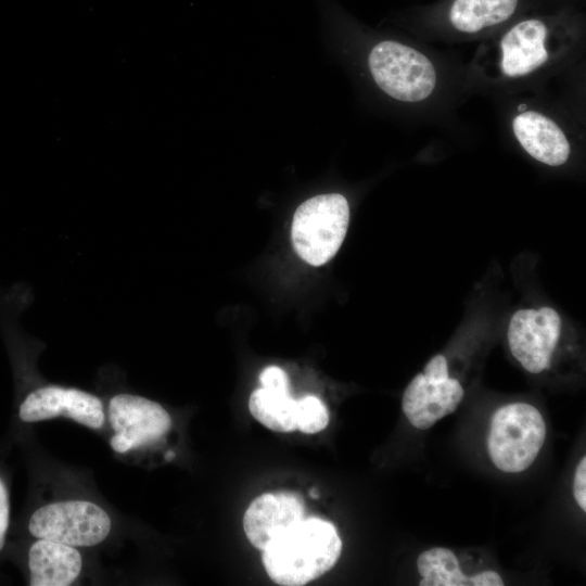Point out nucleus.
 I'll return each mask as SVG.
<instances>
[{
	"label": "nucleus",
	"instance_id": "1",
	"mask_svg": "<svg viewBox=\"0 0 586 586\" xmlns=\"http://www.w3.org/2000/svg\"><path fill=\"white\" fill-rule=\"evenodd\" d=\"M342 540L335 526L319 518H304L263 550V564L277 584L301 586L331 570Z\"/></svg>",
	"mask_w": 586,
	"mask_h": 586
},
{
	"label": "nucleus",
	"instance_id": "15",
	"mask_svg": "<svg viewBox=\"0 0 586 586\" xmlns=\"http://www.w3.org/2000/svg\"><path fill=\"white\" fill-rule=\"evenodd\" d=\"M252 416L269 430L292 432L297 430V400L290 392L260 387L249 399Z\"/></svg>",
	"mask_w": 586,
	"mask_h": 586
},
{
	"label": "nucleus",
	"instance_id": "12",
	"mask_svg": "<svg viewBox=\"0 0 586 586\" xmlns=\"http://www.w3.org/2000/svg\"><path fill=\"white\" fill-rule=\"evenodd\" d=\"M511 127L518 143L535 161L551 167L569 161L571 143L550 116L540 111L524 110L513 116Z\"/></svg>",
	"mask_w": 586,
	"mask_h": 586
},
{
	"label": "nucleus",
	"instance_id": "5",
	"mask_svg": "<svg viewBox=\"0 0 586 586\" xmlns=\"http://www.w3.org/2000/svg\"><path fill=\"white\" fill-rule=\"evenodd\" d=\"M368 66L377 86L400 102L425 101L437 86V72L428 55L398 41L377 43L369 53Z\"/></svg>",
	"mask_w": 586,
	"mask_h": 586
},
{
	"label": "nucleus",
	"instance_id": "10",
	"mask_svg": "<svg viewBox=\"0 0 586 586\" xmlns=\"http://www.w3.org/2000/svg\"><path fill=\"white\" fill-rule=\"evenodd\" d=\"M18 416L24 422L62 416L90 429H100L104 423L103 405L99 397L78 388L56 385L29 393L20 406Z\"/></svg>",
	"mask_w": 586,
	"mask_h": 586
},
{
	"label": "nucleus",
	"instance_id": "14",
	"mask_svg": "<svg viewBox=\"0 0 586 586\" xmlns=\"http://www.w3.org/2000/svg\"><path fill=\"white\" fill-rule=\"evenodd\" d=\"M519 0H454L449 21L459 31L476 34L512 16Z\"/></svg>",
	"mask_w": 586,
	"mask_h": 586
},
{
	"label": "nucleus",
	"instance_id": "8",
	"mask_svg": "<svg viewBox=\"0 0 586 586\" xmlns=\"http://www.w3.org/2000/svg\"><path fill=\"white\" fill-rule=\"evenodd\" d=\"M561 331L562 319L552 307L519 309L508 323L510 353L527 372L540 373L550 367Z\"/></svg>",
	"mask_w": 586,
	"mask_h": 586
},
{
	"label": "nucleus",
	"instance_id": "22",
	"mask_svg": "<svg viewBox=\"0 0 586 586\" xmlns=\"http://www.w3.org/2000/svg\"><path fill=\"white\" fill-rule=\"evenodd\" d=\"M175 457V453L173 450H169L165 454L166 460H171Z\"/></svg>",
	"mask_w": 586,
	"mask_h": 586
},
{
	"label": "nucleus",
	"instance_id": "21",
	"mask_svg": "<svg viewBox=\"0 0 586 586\" xmlns=\"http://www.w3.org/2000/svg\"><path fill=\"white\" fill-rule=\"evenodd\" d=\"M309 496H310L311 498L316 499V498L319 497V493H318V491H317L316 488H311V489L309 491Z\"/></svg>",
	"mask_w": 586,
	"mask_h": 586
},
{
	"label": "nucleus",
	"instance_id": "9",
	"mask_svg": "<svg viewBox=\"0 0 586 586\" xmlns=\"http://www.w3.org/2000/svg\"><path fill=\"white\" fill-rule=\"evenodd\" d=\"M109 419L115 431L111 447L120 454L157 441L171 426L170 416L158 403L125 393L110 400Z\"/></svg>",
	"mask_w": 586,
	"mask_h": 586
},
{
	"label": "nucleus",
	"instance_id": "16",
	"mask_svg": "<svg viewBox=\"0 0 586 586\" xmlns=\"http://www.w3.org/2000/svg\"><path fill=\"white\" fill-rule=\"evenodd\" d=\"M420 586H475V575L460 570L457 556L448 548L433 547L417 558Z\"/></svg>",
	"mask_w": 586,
	"mask_h": 586
},
{
	"label": "nucleus",
	"instance_id": "13",
	"mask_svg": "<svg viewBox=\"0 0 586 586\" xmlns=\"http://www.w3.org/2000/svg\"><path fill=\"white\" fill-rule=\"evenodd\" d=\"M82 560L72 546L38 538L28 550L31 586H67L79 576Z\"/></svg>",
	"mask_w": 586,
	"mask_h": 586
},
{
	"label": "nucleus",
	"instance_id": "17",
	"mask_svg": "<svg viewBox=\"0 0 586 586\" xmlns=\"http://www.w3.org/2000/svg\"><path fill=\"white\" fill-rule=\"evenodd\" d=\"M329 423V411L322 400L307 395L297 400V430L305 434L322 431Z\"/></svg>",
	"mask_w": 586,
	"mask_h": 586
},
{
	"label": "nucleus",
	"instance_id": "11",
	"mask_svg": "<svg viewBox=\"0 0 586 586\" xmlns=\"http://www.w3.org/2000/svg\"><path fill=\"white\" fill-rule=\"evenodd\" d=\"M303 499L296 493H267L255 498L243 517L250 543L264 550L304 519Z\"/></svg>",
	"mask_w": 586,
	"mask_h": 586
},
{
	"label": "nucleus",
	"instance_id": "3",
	"mask_svg": "<svg viewBox=\"0 0 586 586\" xmlns=\"http://www.w3.org/2000/svg\"><path fill=\"white\" fill-rule=\"evenodd\" d=\"M546 435L545 419L535 406L524 402L506 404L491 419L487 453L498 470L519 473L535 461Z\"/></svg>",
	"mask_w": 586,
	"mask_h": 586
},
{
	"label": "nucleus",
	"instance_id": "18",
	"mask_svg": "<svg viewBox=\"0 0 586 586\" xmlns=\"http://www.w3.org/2000/svg\"><path fill=\"white\" fill-rule=\"evenodd\" d=\"M259 382L266 388L290 392L288 375L277 366L265 368L259 374Z\"/></svg>",
	"mask_w": 586,
	"mask_h": 586
},
{
	"label": "nucleus",
	"instance_id": "4",
	"mask_svg": "<svg viewBox=\"0 0 586 586\" xmlns=\"http://www.w3.org/2000/svg\"><path fill=\"white\" fill-rule=\"evenodd\" d=\"M349 222V205L339 193L320 194L295 211L291 237L297 255L311 266L328 263L340 250Z\"/></svg>",
	"mask_w": 586,
	"mask_h": 586
},
{
	"label": "nucleus",
	"instance_id": "7",
	"mask_svg": "<svg viewBox=\"0 0 586 586\" xmlns=\"http://www.w3.org/2000/svg\"><path fill=\"white\" fill-rule=\"evenodd\" d=\"M463 396L459 380L449 377L446 357L438 354L409 382L403 394L402 408L412 426L428 430L453 413Z\"/></svg>",
	"mask_w": 586,
	"mask_h": 586
},
{
	"label": "nucleus",
	"instance_id": "6",
	"mask_svg": "<svg viewBox=\"0 0 586 586\" xmlns=\"http://www.w3.org/2000/svg\"><path fill=\"white\" fill-rule=\"evenodd\" d=\"M36 538L72 547H90L103 542L111 531L109 514L87 500H66L37 509L28 522Z\"/></svg>",
	"mask_w": 586,
	"mask_h": 586
},
{
	"label": "nucleus",
	"instance_id": "20",
	"mask_svg": "<svg viewBox=\"0 0 586 586\" xmlns=\"http://www.w3.org/2000/svg\"><path fill=\"white\" fill-rule=\"evenodd\" d=\"M10 522V499L4 482L0 479V551L4 546Z\"/></svg>",
	"mask_w": 586,
	"mask_h": 586
},
{
	"label": "nucleus",
	"instance_id": "2",
	"mask_svg": "<svg viewBox=\"0 0 586 586\" xmlns=\"http://www.w3.org/2000/svg\"><path fill=\"white\" fill-rule=\"evenodd\" d=\"M566 49L544 21L528 18L508 29L495 46L485 48L482 67L497 79H522L547 67Z\"/></svg>",
	"mask_w": 586,
	"mask_h": 586
},
{
	"label": "nucleus",
	"instance_id": "19",
	"mask_svg": "<svg viewBox=\"0 0 586 586\" xmlns=\"http://www.w3.org/2000/svg\"><path fill=\"white\" fill-rule=\"evenodd\" d=\"M573 496L578 507L586 511V457L578 461L573 479Z\"/></svg>",
	"mask_w": 586,
	"mask_h": 586
}]
</instances>
